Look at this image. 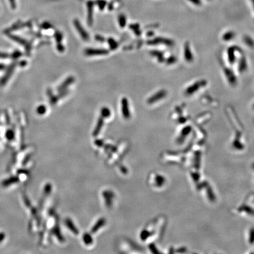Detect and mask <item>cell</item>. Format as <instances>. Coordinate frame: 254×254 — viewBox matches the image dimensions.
<instances>
[{"label": "cell", "instance_id": "cell-1", "mask_svg": "<svg viewBox=\"0 0 254 254\" xmlns=\"http://www.w3.org/2000/svg\"><path fill=\"white\" fill-rule=\"evenodd\" d=\"M74 24L79 34L81 35V38H82L84 41H88L89 38V35L88 33L86 31V30L84 29L83 27L81 25L78 20L75 19L74 21Z\"/></svg>", "mask_w": 254, "mask_h": 254}, {"label": "cell", "instance_id": "cell-2", "mask_svg": "<svg viewBox=\"0 0 254 254\" xmlns=\"http://www.w3.org/2000/svg\"><path fill=\"white\" fill-rule=\"evenodd\" d=\"M85 54L88 56L106 55L108 51L105 49H97V48H87L85 50Z\"/></svg>", "mask_w": 254, "mask_h": 254}, {"label": "cell", "instance_id": "cell-3", "mask_svg": "<svg viewBox=\"0 0 254 254\" xmlns=\"http://www.w3.org/2000/svg\"><path fill=\"white\" fill-rule=\"evenodd\" d=\"M128 101L126 98H123L121 99V110L124 117L128 119L130 117V112Z\"/></svg>", "mask_w": 254, "mask_h": 254}, {"label": "cell", "instance_id": "cell-4", "mask_svg": "<svg viewBox=\"0 0 254 254\" xmlns=\"http://www.w3.org/2000/svg\"><path fill=\"white\" fill-rule=\"evenodd\" d=\"M74 80H75L74 78L72 76L68 77L61 84V85L58 87V90L59 92H63V91H64L65 89H67L71 84L74 83Z\"/></svg>", "mask_w": 254, "mask_h": 254}, {"label": "cell", "instance_id": "cell-5", "mask_svg": "<svg viewBox=\"0 0 254 254\" xmlns=\"http://www.w3.org/2000/svg\"><path fill=\"white\" fill-rule=\"evenodd\" d=\"M164 95V91H159L158 93H157L156 94L154 95L152 97H151V98H149V99L148 100V103L149 104H152L156 101H158L159 99H161V98H162Z\"/></svg>", "mask_w": 254, "mask_h": 254}, {"label": "cell", "instance_id": "cell-6", "mask_svg": "<svg viewBox=\"0 0 254 254\" xmlns=\"http://www.w3.org/2000/svg\"><path fill=\"white\" fill-rule=\"evenodd\" d=\"M88 23L89 25H91L93 24V4H88Z\"/></svg>", "mask_w": 254, "mask_h": 254}, {"label": "cell", "instance_id": "cell-7", "mask_svg": "<svg viewBox=\"0 0 254 254\" xmlns=\"http://www.w3.org/2000/svg\"><path fill=\"white\" fill-rule=\"evenodd\" d=\"M108 44L109 45L110 48L111 49H113V50H114V49H117L118 48V43L114 39L112 38H109L108 39Z\"/></svg>", "mask_w": 254, "mask_h": 254}, {"label": "cell", "instance_id": "cell-8", "mask_svg": "<svg viewBox=\"0 0 254 254\" xmlns=\"http://www.w3.org/2000/svg\"><path fill=\"white\" fill-rule=\"evenodd\" d=\"M129 28L134 32L135 35H139L141 34V31L139 30V26L138 24H131L129 25Z\"/></svg>", "mask_w": 254, "mask_h": 254}, {"label": "cell", "instance_id": "cell-9", "mask_svg": "<svg viewBox=\"0 0 254 254\" xmlns=\"http://www.w3.org/2000/svg\"><path fill=\"white\" fill-rule=\"evenodd\" d=\"M118 21L121 27H124L126 24V18L125 15L123 14L119 15V16L118 17Z\"/></svg>", "mask_w": 254, "mask_h": 254}, {"label": "cell", "instance_id": "cell-10", "mask_svg": "<svg viewBox=\"0 0 254 254\" xmlns=\"http://www.w3.org/2000/svg\"><path fill=\"white\" fill-rule=\"evenodd\" d=\"M111 114V112L110 110L107 108V107H103L101 109V115H102V117L104 118H106L108 117Z\"/></svg>", "mask_w": 254, "mask_h": 254}, {"label": "cell", "instance_id": "cell-11", "mask_svg": "<svg viewBox=\"0 0 254 254\" xmlns=\"http://www.w3.org/2000/svg\"><path fill=\"white\" fill-rule=\"evenodd\" d=\"M46 112V107L44 105H40L37 108V113L39 114H44Z\"/></svg>", "mask_w": 254, "mask_h": 254}, {"label": "cell", "instance_id": "cell-12", "mask_svg": "<svg viewBox=\"0 0 254 254\" xmlns=\"http://www.w3.org/2000/svg\"><path fill=\"white\" fill-rule=\"evenodd\" d=\"M55 38L56 39V41H57V43H61V42L62 39H63V35L61 33L57 32L55 34Z\"/></svg>", "mask_w": 254, "mask_h": 254}, {"label": "cell", "instance_id": "cell-13", "mask_svg": "<svg viewBox=\"0 0 254 254\" xmlns=\"http://www.w3.org/2000/svg\"><path fill=\"white\" fill-rule=\"evenodd\" d=\"M103 124V117H100L99 120H98V124H97V129H96V131H95L96 132L100 130V129L101 128V127H102Z\"/></svg>", "mask_w": 254, "mask_h": 254}, {"label": "cell", "instance_id": "cell-14", "mask_svg": "<svg viewBox=\"0 0 254 254\" xmlns=\"http://www.w3.org/2000/svg\"><path fill=\"white\" fill-rule=\"evenodd\" d=\"M57 47V49L61 53H63L64 51V47L63 45L61 44V43H58Z\"/></svg>", "mask_w": 254, "mask_h": 254}, {"label": "cell", "instance_id": "cell-15", "mask_svg": "<svg viewBox=\"0 0 254 254\" xmlns=\"http://www.w3.org/2000/svg\"><path fill=\"white\" fill-rule=\"evenodd\" d=\"M95 39L97 41H100V42H103V41H105V39H104V38L103 37L101 36V35H97L95 36Z\"/></svg>", "mask_w": 254, "mask_h": 254}, {"label": "cell", "instance_id": "cell-16", "mask_svg": "<svg viewBox=\"0 0 254 254\" xmlns=\"http://www.w3.org/2000/svg\"><path fill=\"white\" fill-rule=\"evenodd\" d=\"M9 1L11 4V5L12 7L13 8H15L16 7V3H15V0H9Z\"/></svg>", "mask_w": 254, "mask_h": 254}, {"label": "cell", "instance_id": "cell-17", "mask_svg": "<svg viewBox=\"0 0 254 254\" xmlns=\"http://www.w3.org/2000/svg\"><path fill=\"white\" fill-rule=\"evenodd\" d=\"M98 5L101 9H103V8H104L105 5V3L104 1H100L99 3L98 4Z\"/></svg>", "mask_w": 254, "mask_h": 254}, {"label": "cell", "instance_id": "cell-18", "mask_svg": "<svg viewBox=\"0 0 254 254\" xmlns=\"http://www.w3.org/2000/svg\"><path fill=\"white\" fill-rule=\"evenodd\" d=\"M43 26L45 29H48L50 27V25L48 23H45V24H44L43 25Z\"/></svg>", "mask_w": 254, "mask_h": 254}]
</instances>
